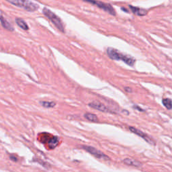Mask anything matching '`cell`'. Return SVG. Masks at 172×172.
<instances>
[{
	"label": "cell",
	"mask_w": 172,
	"mask_h": 172,
	"mask_svg": "<svg viewBox=\"0 0 172 172\" xmlns=\"http://www.w3.org/2000/svg\"><path fill=\"white\" fill-rule=\"evenodd\" d=\"M10 158H11V160H13V161H16L17 160H16V157H12V156H10Z\"/></svg>",
	"instance_id": "obj_15"
},
{
	"label": "cell",
	"mask_w": 172,
	"mask_h": 172,
	"mask_svg": "<svg viewBox=\"0 0 172 172\" xmlns=\"http://www.w3.org/2000/svg\"><path fill=\"white\" fill-rule=\"evenodd\" d=\"M123 163H124L125 164L128 165H132V166H135V167H139L141 165V163L140 162H138V161L132 160V159H126V160H123Z\"/></svg>",
	"instance_id": "obj_9"
},
{
	"label": "cell",
	"mask_w": 172,
	"mask_h": 172,
	"mask_svg": "<svg viewBox=\"0 0 172 172\" xmlns=\"http://www.w3.org/2000/svg\"><path fill=\"white\" fill-rule=\"evenodd\" d=\"M40 104L42 106L46 108H53L55 106V103L53 102H41Z\"/></svg>",
	"instance_id": "obj_14"
},
{
	"label": "cell",
	"mask_w": 172,
	"mask_h": 172,
	"mask_svg": "<svg viewBox=\"0 0 172 172\" xmlns=\"http://www.w3.org/2000/svg\"><path fill=\"white\" fill-rule=\"evenodd\" d=\"M82 149H83L84 150H86V151H88L90 154H91L92 155H94L95 157L98 158L100 160H109L110 158L109 157H108L106 155H105L104 153L101 152V151L96 149L94 147H90V146H86V145H83L82 146Z\"/></svg>",
	"instance_id": "obj_4"
},
{
	"label": "cell",
	"mask_w": 172,
	"mask_h": 172,
	"mask_svg": "<svg viewBox=\"0 0 172 172\" xmlns=\"http://www.w3.org/2000/svg\"><path fill=\"white\" fill-rule=\"evenodd\" d=\"M0 21H1V25L3 26V27L4 28L10 30V31H13V30H14L12 24H10V23L7 21V20L5 19L3 16H0Z\"/></svg>",
	"instance_id": "obj_8"
},
{
	"label": "cell",
	"mask_w": 172,
	"mask_h": 172,
	"mask_svg": "<svg viewBox=\"0 0 172 172\" xmlns=\"http://www.w3.org/2000/svg\"><path fill=\"white\" fill-rule=\"evenodd\" d=\"M43 13H44L45 15H46L48 17V18H49L52 22L55 24L57 28H59L60 30H61L62 32H64V28H63V23L61 22V20H60L59 18L56 15H55L54 13H53L51 10H48L47 8H45L43 10Z\"/></svg>",
	"instance_id": "obj_3"
},
{
	"label": "cell",
	"mask_w": 172,
	"mask_h": 172,
	"mask_svg": "<svg viewBox=\"0 0 172 172\" xmlns=\"http://www.w3.org/2000/svg\"><path fill=\"white\" fill-rule=\"evenodd\" d=\"M16 24L18 25L20 28H22L23 30H28V24L26 23V22L24 20H22L21 18H16Z\"/></svg>",
	"instance_id": "obj_11"
},
{
	"label": "cell",
	"mask_w": 172,
	"mask_h": 172,
	"mask_svg": "<svg viewBox=\"0 0 172 172\" xmlns=\"http://www.w3.org/2000/svg\"><path fill=\"white\" fill-rule=\"evenodd\" d=\"M85 1L90 2L91 4H94L95 5H96L97 6H98L100 8L103 9L104 11L109 12L110 14H111L112 15H115V12L114 10L112 8V7L110 6L108 4H104V3H102V2L100 1H94V0H85Z\"/></svg>",
	"instance_id": "obj_6"
},
{
	"label": "cell",
	"mask_w": 172,
	"mask_h": 172,
	"mask_svg": "<svg viewBox=\"0 0 172 172\" xmlns=\"http://www.w3.org/2000/svg\"><path fill=\"white\" fill-rule=\"evenodd\" d=\"M129 129H130V131L132 132L133 133H135V135L139 136L140 137L142 138L143 139H144L145 141H147V142L148 143H149V144L153 145H155V141H154L151 137H149L147 134H145V133L141 131V130H138V129H137V128H136L135 127H130Z\"/></svg>",
	"instance_id": "obj_5"
},
{
	"label": "cell",
	"mask_w": 172,
	"mask_h": 172,
	"mask_svg": "<svg viewBox=\"0 0 172 172\" xmlns=\"http://www.w3.org/2000/svg\"><path fill=\"white\" fill-rule=\"evenodd\" d=\"M107 53L109 56L114 60H121L124 63L128 64V65L132 66L135 63V60L130 56L123 55L122 53H120L119 51L114 49V48H109L107 49Z\"/></svg>",
	"instance_id": "obj_1"
},
{
	"label": "cell",
	"mask_w": 172,
	"mask_h": 172,
	"mask_svg": "<svg viewBox=\"0 0 172 172\" xmlns=\"http://www.w3.org/2000/svg\"><path fill=\"white\" fill-rule=\"evenodd\" d=\"M14 6L21 7L28 12H34L38 8L37 4L28 0H6Z\"/></svg>",
	"instance_id": "obj_2"
},
{
	"label": "cell",
	"mask_w": 172,
	"mask_h": 172,
	"mask_svg": "<svg viewBox=\"0 0 172 172\" xmlns=\"http://www.w3.org/2000/svg\"><path fill=\"white\" fill-rule=\"evenodd\" d=\"M89 106L92 108L96 109L99 111L104 112H110V110L108 107L105 106L104 104L102 103H100L98 102H91V103L89 104Z\"/></svg>",
	"instance_id": "obj_7"
},
{
	"label": "cell",
	"mask_w": 172,
	"mask_h": 172,
	"mask_svg": "<svg viewBox=\"0 0 172 172\" xmlns=\"http://www.w3.org/2000/svg\"><path fill=\"white\" fill-rule=\"evenodd\" d=\"M84 117L86 118L87 120H89L91 122H97L98 121V118L97 117L96 114H91V113H86L84 114Z\"/></svg>",
	"instance_id": "obj_10"
},
{
	"label": "cell",
	"mask_w": 172,
	"mask_h": 172,
	"mask_svg": "<svg viewBox=\"0 0 172 172\" xmlns=\"http://www.w3.org/2000/svg\"><path fill=\"white\" fill-rule=\"evenodd\" d=\"M163 104L164 105L167 109L168 110H171L172 108V102H171V100L169 98H165L163 100Z\"/></svg>",
	"instance_id": "obj_13"
},
{
	"label": "cell",
	"mask_w": 172,
	"mask_h": 172,
	"mask_svg": "<svg viewBox=\"0 0 172 172\" xmlns=\"http://www.w3.org/2000/svg\"><path fill=\"white\" fill-rule=\"evenodd\" d=\"M130 8L132 9V12L135 13L136 14L138 15V16H145V15L147 14V11L145 10L137 8V7H133L132 6H130Z\"/></svg>",
	"instance_id": "obj_12"
}]
</instances>
